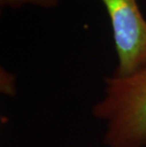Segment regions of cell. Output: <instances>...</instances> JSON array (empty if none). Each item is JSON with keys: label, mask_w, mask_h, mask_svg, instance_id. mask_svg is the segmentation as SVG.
Wrapping results in <instances>:
<instances>
[{"label": "cell", "mask_w": 146, "mask_h": 147, "mask_svg": "<svg viewBox=\"0 0 146 147\" xmlns=\"http://www.w3.org/2000/svg\"><path fill=\"white\" fill-rule=\"evenodd\" d=\"M104 95L92 109L104 121L106 147H146V65L104 80Z\"/></svg>", "instance_id": "1"}, {"label": "cell", "mask_w": 146, "mask_h": 147, "mask_svg": "<svg viewBox=\"0 0 146 147\" xmlns=\"http://www.w3.org/2000/svg\"><path fill=\"white\" fill-rule=\"evenodd\" d=\"M111 22L118 65L126 76L146 65V20L137 0H101Z\"/></svg>", "instance_id": "2"}]
</instances>
